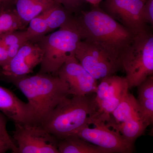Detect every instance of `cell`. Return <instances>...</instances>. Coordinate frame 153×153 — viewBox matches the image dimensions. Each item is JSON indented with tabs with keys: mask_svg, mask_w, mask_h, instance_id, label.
<instances>
[{
	"mask_svg": "<svg viewBox=\"0 0 153 153\" xmlns=\"http://www.w3.org/2000/svg\"><path fill=\"white\" fill-rule=\"evenodd\" d=\"M145 2L146 0H106L105 6L108 14L119 20L136 35L146 30L143 17Z\"/></svg>",
	"mask_w": 153,
	"mask_h": 153,
	"instance_id": "cell-10",
	"label": "cell"
},
{
	"mask_svg": "<svg viewBox=\"0 0 153 153\" xmlns=\"http://www.w3.org/2000/svg\"><path fill=\"white\" fill-rule=\"evenodd\" d=\"M128 89L125 77L113 75L101 79L94 97L96 118L104 122L110 120L111 114L128 93Z\"/></svg>",
	"mask_w": 153,
	"mask_h": 153,
	"instance_id": "cell-8",
	"label": "cell"
},
{
	"mask_svg": "<svg viewBox=\"0 0 153 153\" xmlns=\"http://www.w3.org/2000/svg\"><path fill=\"white\" fill-rule=\"evenodd\" d=\"M7 118L0 111V144L8 147L13 153H17V148L7 130Z\"/></svg>",
	"mask_w": 153,
	"mask_h": 153,
	"instance_id": "cell-22",
	"label": "cell"
},
{
	"mask_svg": "<svg viewBox=\"0 0 153 153\" xmlns=\"http://www.w3.org/2000/svg\"><path fill=\"white\" fill-rule=\"evenodd\" d=\"M42 53L35 41H28L15 57L2 68L3 77H17L28 75L40 64Z\"/></svg>",
	"mask_w": 153,
	"mask_h": 153,
	"instance_id": "cell-13",
	"label": "cell"
},
{
	"mask_svg": "<svg viewBox=\"0 0 153 153\" xmlns=\"http://www.w3.org/2000/svg\"><path fill=\"white\" fill-rule=\"evenodd\" d=\"M91 4L93 5L94 7H97L99 4L102 0H84Z\"/></svg>",
	"mask_w": 153,
	"mask_h": 153,
	"instance_id": "cell-27",
	"label": "cell"
},
{
	"mask_svg": "<svg viewBox=\"0 0 153 153\" xmlns=\"http://www.w3.org/2000/svg\"><path fill=\"white\" fill-rule=\"evenodd\" d=\"M117 126L122 136L127 141L132 144H134L136 140L143 134L147 127L140 116L139 112L134 115L128 120L117 124Z\"/></svg>",
	"mask_w": 153,
	"mask_h": 153,
	"instance_id": "cell-18",
	"label": "cell"
},
{
	"mask_svg": "<svg viewBox=\"0 0 153 153\" xmlns=\"http://www.w3.org/2000/svg\"><path fill=\"white\" fill-rule=\"evenodd\" d=\"M8 150H10V149L7 146L0 144V153H5Z\"/></svg>",
	"mask_w": 153,
	"mask_h": 153,
	"instance_id": "cell-28",
	"label": "cell"
},
{
	"mask_svg": "<svg viewBox=\"0 0 153 153\" xmlns=\"http://www.w3.org/2000/svg\"><path fill=\"white\" fill-rule=\"evenodd\" d=\"M12 0H0V8L9 7Z\"/></svg>",
	"mask_w": 153,
	"mask_h": 153,
	"instance_id": "cell-26",
	"label": "cell"
},
{
	"mask_svg": "<svg viewBox=\"0 0 153 153\" xmlns=\"http://www.w3.org/2000/svg\"><path fill=\"white\" fill-rule=\"evenodd\" d=\"M82 40L91 42L120 60L134 34L109 14L96 7L75 19Z\"/></svg>",
	"mask_w": 153,
	"mask_h": 153,
	"instance_id": "cell-2",
	"label": "cell"
},
{
	"mask_svg": "<svg viewBox=\"0 0 153 153\" xmlns=\"http://www.w3.org/2000/svg\"><path fill=\"white\" fill-rule=\"evenodd\" d=\"M56 75L66 82L70 95L85 96L95 93L98 85L97 80L83 68L75 55L66 60Z\"/></svg>",
	"mask_w": 153,
	"mask_h": 153,
	"instance_id": "cell-11",
	"label": "cell"
},
{
	"mask_svg": "<svg viewBox=\"0 0 153 153\" xmlns=\"http://www.w3.org/2000/svg\"><path fill=\"white\" fill-rule=\"evenodd\" d=\"M57 4L54 0H12L10 7L27 28L33 19Z\"/></svg>",
	"mask_w": 153,
	"mask_h": 153,
	"instance_id": "cell-15",
	"label": "cell"
},
{
	"mask_svg": "<svg viewBox=\"0 0 153 153\" xmlns=\"http://www.w3.org/2000/svg\"><path fill=\"white\" fill-rule=\"evenodd\" d=\"M4 78L25 96L35 124H42L53 110L70 95L68 85L57 75L38 73Z\"/></svg>",
	"mask_w": 153,
	"mask_h": 153,
	"instance_id": "cell-1",
	"label": "cell"
},
{
	"mask_svg": "<svg viewBox=\"0 0 153 153\" xmlns=\"http://www.w3.org/2000/svg\"><path fill=\"white\" fill-rule=\"evenodd\" d=\"M9 60L7 48L0 41V66L2 67L5 66Z\"/></svg>",
	"mask_w": 153,
	"mask_h": 153,
	"instance_id": "cell-25",
	"label": "cell"
},
{
	"mask_svg": "<svg viewBox=\"0 0 153 153\" xmlns=\"http://www.w3.org/2000/svg\"><path fill=\"white\" fill-rule=\"evenodd\" d=\"M138 87V99L137 100L140 116L147 126L153 120V76H150Z\"/></svg>",
	"mask_w": 153,
	"mask_h": 153,
	"instance_id": "cell-16",
	"label": "cell"
},
{
	"mask_svg": "<svg viewBox=\"0 0 153 153\" xmlns=\"http://www.w3.org/2000/svg\"><path fill=\"white\" fill-rule=\"evenodd\" d=\"M71 13L57 4L42 13L29 23L26 31L30 41H35L70 22Z\"/></svg>",
	"mask_w": 153,
	"mask_h": 153,
	"instance_id": "cell-12",
	"label": "cell"
},
{
	"mask_svg": "<svg viewBox=\"0 0 153 153\" xmlns=\"http://www.w3.org/2000/svg\"><path fill=\"white\" fill-rule=\"evenodd\" d=\"M97 112L94 97L72 95L61 102L41 125L61 140L75 135L82 127L91 124Z\"/></svg>",
	"mask_w": 153,
	"mask_h": 153,
	"instance_id": "cell-3",
	"label": "cell"
},
{
	"mask_svg": "<svg viewBox=\"0 0 153 153\" xmlns=\"http://www.w3.org/2000/svg\"><path fill=\"white\" fill-rule=\"evenodd\" d=\"M58 149L60 153H115L71 136L59 140Z\"/></svg>",
	"mask_w": 153,
	"mask_h": 153,
	"instance_id": "cell-17",
	"label": "cell"
},
{
	"mask_svg": "<svg viewBox=\"0 0 153 153\" xmlns=\"http://www.w3.org/2000/svg\"><path fill=\"white\" fill-rule=\"evenodd\" d=\"M75 56L97 80L114 75L122 68L120 60L97 45L82 40L78 44Z\"/></svg>",
	"mask_w": 153,
	"mask_h": 153,
	"instance_id": "cell-6",
	"label": "cell"
},
{
	"mask_svg": "<svg viewBox=\"0 0 153 153\" xmlns=\"http://www.w3.org/2000/svg\"><path fill=\"white\" fill-rule=\"evenodd\" d=\"M13 134L17 153H60L58 140L41 125L15 124Z\"/></svg>",
	"mask_w": 153,
	"mask_h": 153,
	"instance_id": "cell-7",
	"label": "cell"
},
{
	"mask_svg": "<svg viewBox=\"0 0 153 153\" xmlns=\"http://www.w3.org/2000/svg\"><path fill=\"white\" fill-rule=\"evenodd\" d=\"M81 34L75 19L59 30L35 41L42 53L38 73L57 75V71L69 57L75 55Z\"/></svg>",
	"mask_w": 153,
	"mask_h": 153,
	"instance_id": "cell-4",
	"label": "cell"
},
{
	"mask_svg": "<svg viewBox=\"0 0 153 153\" xmlns=\"http://www.w3.org/2000/svg\"><path fill=\"white\" fill-rule=\"evenodd\" d=\"M139 112V108L137 100L128 92L114 111L111 115L115 123L119 124L128 120Z\"/></svg>",
	"mask_w": 153,
	"mask_h": 153,
	"instance_id": "cell-19",
	"label": "cell"
},
{
	"mask_svg": "<svg viewBox=\"0 0 153 153\" xmlns=\"http://www.w3.org/2000/svg\"><path fill=\"white\" fill-rule=\"evenodd\" d=\"M26 29L13 8H0V36L9 32Z\"/></svg>",
	"mask_w": 153,
	"mask_h": 153,
	"instance_id": "cell-20",
	"label": "cell"
},
{
	"mask_svg": "<svg viewBox=\"0 0 153 153\" xmlns=\"http://www.w3.org/2000/svg\"><path fill=\"white\" fill-rule=\"evenodd\" d=\"M30 41L26 30H17L0 36V41L7 49L8 47Z\"/></svg>",
	"mask_w": 153,
	"mask_h": 153,
	"instance_id": "cell-21",
	"label": "cell"
},
{
	"mask_svg": "<svg viewBox=\"0 0 153 153\" xmlns=\"http://www.w3.org/2000/svg\"><path fill=\"white\" fill-rule=\"evenodd\" d=\"M111 122L93 123L94 127L85 126L74 136L114 153H133L134 144L127 141L117 129L110 128Z\"/></svg>",
	"mask_w": 153,
	"mask_h": 153,
	"instance_id": "cell-9",
	"label": "cell"
},
{
	"mask_svg": "<svg viewBox=\"0 0 153 153\" xmlns=\"http://www.w3.org/2000/svg\"><path fill=\"white\" fill-rule=\"evenodd\" d=\"M128 88L137 87L153 73V36L146 30L136 34L120 56Z\"/></svg>",
	"mask_w": 153,
	"mask_h": 153,
	"instance_id": "cell-5",
	"label": "cell"
},
{
	"mask_svg": "<svg viewBox=\"0 0 153 153\" xmlns=\"http://www.w3.org/2000/svg\"><path fill=\"white\" fill-rule=\"evenodd\" d=\"M72 13L81 7L83 0H54Z\"/></svg>",
	"mask_w": 153,
	"mask_h": 153,
	"instance_id": "cell-23",
	"label": "cell"
},
{
	"mask_svg": "<svg viewBox=\"0 0 153 153\" xmlns=\"http://www.w3.org/2000/svg\"><path fill=\"white\" fill-rule=\"evenodd\" d=\"M143 17L145 23L153 24V0H146L144 6Z\"/></svg>",
	"mask_w": 153,
	"mask_h": 153,
	"instance_id": "cell-24",
	"label": "cell"
},
{
	"mask_svg": "<svg viewBox=\"0 0 153 153\" xmlns=\"http://www.w3.org/2000/svg\"><path fill=\"white\" fill-rule=\"evenodd\" d=\"M0 111L14 124H33V115L28 103L1 85Z\"/></svg>",
	"mask_w": 153,
	"mask_h": 153,
	"instance_id": "cell-14",
	"label": "cell"
}]
</instances>
